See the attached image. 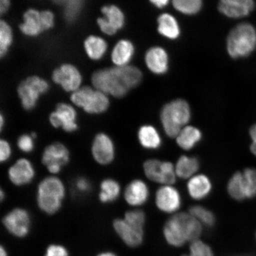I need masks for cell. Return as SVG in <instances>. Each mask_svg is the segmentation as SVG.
Returning <instances> with one entry per match:
<instances>
[{
	"label": "cell",
	"instance_id": "cell-1",
	"mask_svg": "<svg viewBox=\"0 0 256 256\" xmlns=\"http://www.w3.org/2000/svg\"><path fill=\"white\" fill-rule=\"evenodd\" d=\"M142 78V72L138 68L126 66L98 70L92 75V82L98 90L122 98L138 85Z\"/></svg>",
	"mask_w": 256,
	"mask_h": 256
},
{
	"label": "cell",
	"instance_id": "cell-2",
	"mask_svg": "<svg viewBox=\"0 0 256 256\" xmlns=\"http://www.w3.org/2000/svg\"><path fill=\"white\" fill-rule=\"evenodd\" d=\"M164 236L166 242L175 248H180L188 242L199 240L202 232L201 224L190 214H176L166 223Z\"/></svg>",
	"mask_w": 256,
	"mask_h": 256
},
{
	"label": "cell",
	"instance_id": "cell-3",
	"mask_svg": "<svg viewBox=\"0 0 256 256\" xmlns=\"http://www.w3.org/2000/svg\"><path fill=\"white\" fill-rule=\"evenodd\" d=\"M66 195V188L62 180L56 176H48L38 186L37 206L44 214L54 215L62 208Z\"/></svg>",
	"mask_w": 256,
	"mask_h": 256
},
{
	"label": "cell",
	"instance_id": "cell-4",
	"mask_svg": "<svg viewBox=\"0 0 256 256\" xmlns=\"http://www.w3.org/2000/svg\"><path fill=\"white\" fill-rule=\"evenodd\" d=\"M227 50L232 58L247 57L256 48V32L252 26L242 23L234 28L227 38Z\"/></svg>",
	"mask_w": 256,
	"mask_h": 256
},
{
	"label": "cell",
	"instance_id": "cell-5",
	"mask_svg": "<svg viewBox=\"0 0 256 256\" xmlns=\"http://www.w3.org/2000/svg\"><path fill=\"white\" fill-rule=\"evenodd\" d=\"M190 106L182 99L172 101L162 108V123L165 132L170 137H177L182 128L190 122Z\"/></svg>",
	"mask_w": 256,
	"mask_h": 256
},
{
	"label": "cell",
	"instance_id": "cell-6",
	"mask_svg": "<svg viewBox=\"0 0 256 256\" xmlns=\"http://www.w3.org/2000/svg\"><path fill=\"white\" fill-rule=\"evenodd\" d=\"M71 100L76 105L81 107L90 114H99L107 110L110 100L106 94L100 91L94 90L88 86L80 88L73 92Z\"/></svg>",
	"mask_w": 256,
	"mask_h": 256
},
{
	"label": "cell",
	"instance_id": "cell-7",
	"mask_svg": "<svg viewBox=\"0 0 256 256\" xmlns=\"http://www.w3.org/2000/svg\"><path fill=\"white\" fill-rule=\"evenodd\" d=\"M70 161V152L68 147L60 142L47 146L41 156L42 163L52 176L59 174Z\"/></svg>",
	"mask_w": 256,
	"mask_h": 256
},
{
	"label": "cell",
	"instance_id": "cell-8",
	"mask_svg": "<svg viewBox=\"0 0 256 256\" xmlns=\"http://www.w3.org/2000/svg\"><path fill=\"white\" fill-rule=\"evenodd\" d=\"M2 225L12 236L18 238H26L30 232L32 218L24 208H14L2 217Z\"/></svg>",
	"mask_w": 256,
	"mask_h": 256
},
{
	"label": "cell",
	"instance_id": "cell-9",
	"mask_svg": "<svg viewBox=\"0 0 256 256\" xmlns=\"http://www.w3.org/2000/svg\"><path fill=\"white\" fill-rule=\"evenodd\" d=\"M49 85L42 78L38 76H31L19 84L18 92L22 104L26 110L33 108L40 96L47 92Z\"/></svg>",
	"mask_w": 256,
	"mask_h": 256
},
{
	"label": "cell",
	"instance_id": "cell-10",
	"mask_svg": "<svg viewBox=\"0 0 256 256\" xmlns=\"http://www.w3.org/2000/svg\"><path fill=\"white\" fill-rule=\"evenodd\" d=\"M144 172L150 180L170 185L176 182V171L170 162H162L156 159L147 160L144 164Z\"/></svg>",
	"mask_w": 256,
	"mask_h": 256
},
{
	"label": "cell",
	"instance_id": "cell-11",
	"mask_svg": "<svg viewBox=\"0 0 256 256\" xmlns=\"http://www.w3.org/2000/svg\"><path fill=\"white\" fill-rule=\"evenodd\" d=\"M91 153L94 161L100 166H108L114 161L116 148L111 138L104 133H98L92 140Z\"/></svg>",
	"mask_w": 256,
	"mask_h": 256
},
{
	"label": "cell",
	"instance_id": "cell-12",
	"mask_svg": "<svg viewBox=\"0 0 256 256\" xmlns=\"http://www.w3.org/2000/svg\"><path fill=\"white\" fill-rule=\"evenodd\" d=\"M8 176L12 184L18 187H23L30 184L34 180L36 170L30 160L21 158L9 168Z\"/></svg>",
	"mask_w": 256,
	"mask_h": 256
},
{
	"label": "cell",
	"instance_id": "cell-13",
	"mask_svg": "<svg viewBox=\"0 0 256 256\" xmlns=\"http://www.w3.org/2000/svg\"><path fill=\"white\" fill-rule=\"evenodd\" d=\"M113 228L124 244L130 248H137L144 240V228L128 222L124 218L114 220Z\"/></svg>",
	"mask_w": 256,
	"mask_h": 256
},
{
	"label": "cell",
	"instance_id": "cell-14",
	"mask_svg": "<svg viewBox=\"0 0 256 256\" xmlns=\"http://www.w3.org/2000/svg\"><path fill=\"white\" fill-rule=\"evenodd\" d=\"M76 112L71 105L60 104L56 106V110L50 114V121L56 128H62L66 132H75L78 129L76 124Z\"/></svg>",
	"mask_w": 256,
	"mask_h": 256
},
{
	"label": "cell",
	"instance_id": "cell-15",
	"mask_svg": "<svg viewBox=\"0 0 256 256\" xmlns=\"http://www.w3.org/2000/svg\"><path fill=\"white\" fill-rule=\"evenodd\" d=\"M54 82L60 84L64 90L74 92L80 88L82 76L78 69L71 64H63L54 70L52 73Z\"/></svg>",
	"mask_w": 256,
	"mask_h": 256
},
{
	"label": "cell",
	"instance_id": "cell-16",
	"mask_svg": "<svg viewBox=\"0 0 256 256\" xmlns=\"http://www.w3.org/2000/svg\"><path fill=\"white\" fill-rule=\"evenodd\" d=\"M156 206L166 213H172L180 208L182 200L178 191L170 185L159 188L156 196Z\"/></svg>",
	"mask_w": 256,
	"mask_h": 256
},
{
	"label": "cell",
	"instance_id": "cell-17",
	"mask_svg": "<svg viewBox=\"0 0 256 256\" xmlns=\"http://www.w3.org/2000/svg\"><path fill=\"white\" fill-rule=\"evenodd\" d=\"M252 0H222L218 5L219 11L230 18H241L250 14L255 8Z\"/></svg>",
	"mask_w": 256,
	"mask_h": 256
},
{
	"label": "cell",
	"instance_id": "cell-18",
	"mask_svg": "<svg viewBox=\"0 0 256 256\" xmlns=\"http://www.w3.org/2000/svg\"><path fill=\"white\" fill-rule=\"evenodd\" d=\"M149 196V190L145 182L136 179L127 185L124 192V200L132 206H138L145 204Z\"/></svg>",
	"mask_w": 256,
	"mask_h": 256
},
{
	"label": "cell",
	"instance_id": "cell-19",
	"mask_svg": "<svg viewBox=\"0 0 256 256\" xmlns=\"http://www.w3.org/2000/svg\"><path fill=\"white\" fill-rule=\"evenodd\" d=\"M146 62L150 71L156 74H163L168 72V55L162 48L153 47L147 51Z\"/></svg>",
	"mask_w": 256,
	"mask_h": 256
},
{
	"label": "cell",
	"instance_id": "cell-20",
	"mask_svg": "<svg viewBox=\"0 0 256 256\" xmlns=\"http://www.w3.org/2000/svg\"><path fill=\"white\" fill-rule=\"evenodd\" d=\"M22 33L30 36H35L44 31L40 12L28 9L24 14V23L20 25Z\"/></svg>",
	"mask_w": 256,
	"mask_h": 256
},
{
	"label": "cell",
	"instance_id": "cell-21",
	"mask_svg": "<svg viewBox=\"0 0 256 256\" xmlns=\"http://www.w3.org/2000/svg\"><path fill=\"white\" fill-rule=\"evenodd\" d=\"M188 190L194 200H201L209 195L212 184L206 175L200 174L192 177L188 184Z\"/></svg>",
	"mask_w": 256,
	"mask_h": 256
},
{
	"label": "cell",
	"instance_id": "cell-22",
	"mask_svg": "<svg viewBox=\"0 0 256 256\" xmlns=\"http://www.w3.org/2000/svg\"><path fill=\"white\" fill-rule=\"evenodd\" d=\"M120 192L119 182L112 178H104L100 183L98 200L104 204L114 202L120 196Z\"/></svg>",
	"mask_w": 256,
	"mask_h": 256
},
{
	"label": "cell",
	"instance_id": "cell-23",
	"mask_svg": "<svg viewBox=\"0 0 256 256\" xmlns=\"http://www.w3.org/2000/svg\"><path fill=\"white\" fill-rule=\"evenodd\" d=\"M134 46L130 41L121 40L116 44L112 52V62L118 66H126L134 55Z\"/></svg>",
	"mask_w": 256,
	"mask_h": 256
},
{
	"label": "cell",
	"instance_id": "cell-24",
	"mask_svg": "<svg viewBox=\"0 0 256 256\" xmlns=\"http://www.w3.org/2000/svg\"><path fill=\"white\" fill-rule=\"evenodd\" d=\"M158 31L163 36L176 40L180 36V30L176 19L171 14H164L158 18Z\"/></svg>",
	"mask_w": 256,
	"mask_h": 256
},
{
	"label": "cell",
	"instance_id": "cell-25",
	"mask_svg": "<svg viewBox=\"0 0 256 256\" xmlns=\"http://www.w3.org/2000/svg\"><path fill=\"white\" fill-rule=\"evenodd\" d=\"M140 145L148 150H156L162 145V139L158 131L151 126H144L140 128L138 134Z\"/></svg>",
	"mask_w": 256,
	"mask_h": 256
},
{
	"label": "cell",
	"instance_id": "cell-26",
	"mask_svg": "<svg viewBox=\"0 0 256 256\" xmlns=\"http://www.w3.org/2000/svg\"><path fill=\"white\" fill-rule=\"evenodd\" d=\"M202 132L198 128L188 126L182 129L177 137V143L180 148L190 150L200 142Z\"/></svg>",
	"mask_w": 256,
	"mask_h": 256
},
{
	"label": "cell",
	"instance_id": "cell-27",
	"mask_svg": "<svg viewBox=\"0 0 256 256\" xmlns=\"http://www.w3.org/2000/svg\"><path fill=\"white\" fill-rule=\"evenodd\" d=\"M200 168L199 160L194 156H182L176 166V172L179 178H191Z\"/></svg>",
	"mask_w": 256,
	"mask_h": 256
},
{
	"label": "cell",
	"instance_id": "cell-28",
	"mask_svg": "<svg viewBox=\"0 0 256 256\" xmlns=\"http://www.w3.org/2000/svg\"><path fill=\"white\" fill-rule=\"evenodd\" d=\"M84 48L89 58L94 60L100 59L107 50V44L102 38L90 36L84 42Z\"/></svg>",
	"mask_w": 256,
	"mask_h": 256
},
{
	"label": "cell",
	"instance_id": "cell-29",
	"mask_svg": "<svg viewBox=\"0 0 256 256\" xmlns=\"http://www.w3.org/2000/svg\"><path fill=\"white\" fill-rule=\"evenodd\" d=\"M104 18L117 31L122 28L124 23L123 12L116 6H106L101 9Z\"/></svg>",
	"mask_w": 256,
	"mask_h": 256
},
{
	"label": "cell",
	"instance_id": "cell-30",
	"mask_svg": "<svg viewBox=\"0 0 256 256\" xmlns=\"http://www.w3.org/2000/svg\"><path fill=\"white\" fill-rule=\"evenodd\" d=\"M228 192L234 200L242 201L246 199V192L242 172H236L228 184Z\"/></svg>",
	"mask_w": 256,
	"mask_h": 256
},
{
	"label": "cell",
	"instance_id": "cell-31",
	"mask_svg": "<svg viewBox=\"0 0 256 256\" xmlns=\"http://www.w3.org/2000/svg\"><path fill=\"white\" fill-rule=\"evenodd\" d=\"M172 5L178 11L182 14L192 15L198 14L202 7V2L200 0H174Z\"/></svg>",
	"mask_w": 256,
	"mask_h": 256
},
{
	"label": "cell",
	"instance_id": "cell-32",
	"mask_svg": "<svg viewBox=\"0 0 256 256\" xmlns=\"http://www.w3.org/2000/svg\"><path fill=\"white\" fill-rule=\"evenodd\" d=\"M190 214L200 222L208 226H212L216 223V217L214 214L206 208L194 206L190 208Z\"/></svg>",
	"mask_w": 256,
	"mask_h": 256
},
{
	"label": "cell",
	"instance_id": "cell-33",
	"mask_svg": "<svg viewBox=\"0 0 256 256\" xmlns=\"http://www.w3.org/2000/svg\"><path fill=\"white\" fill-rule=\"evenodd\" d=\"M243 180L246 198H252L256 196V169L246 168L242 172Z\"/></svg>",
	"mask_w": 256,
	"mask_h": 256
},
{
	"label": "cell",
	"instance_id": "cell-34",
	"mask_svg": "<svg viewBox=\"0 0 256 256\" xmlns=\"http://www.w3.org/2000/svg\"><path fill=\"white\" fill-rule=\"evenodd\" d=\"M12 32L6 22H0V56H4L12 42Z\"/></svg>",
	"mask_w": 256,
	"mask_h": 256
},
{
	"label": "cell",
	"instance_id": "cell-35",
	"mask_svg": "<svg viewBox=\"0 0 256 256\" xmlns=\"http://www.w3.org/2000/svg\"><path fill=\"white\" fill-rule=\"evenodd\" d=\"M56 4H60L64 6V16L67 20L72 21L76 18L81 10L82 6V2L76 1H56Z\"/></svg>",
	"mask_w": 256,
	"mask_h": 256
},
{
	"label": "cell",
	"instance_id": "cell-36",
	"mask_svg": "<svg viewBox=\"0 0 256 256\" xmlns=\"http://www.w3.org/2000/svg\"><path fill=\"white\" fill-rule=\"evenodd\" d=\"M182 256H214L212 250L209 246L200 240L192 242L190 254Z\"/></svg>",
	"mask_w": 256,
	"mask_h": 256
},
{
	"label": "cell",
	"instance_id": "cell-37",
	"mask_svg": "<svg viewBox=\"0 0 256 256\" xmlns=\"http://www.w3.org/2000/svg\"><path fill=\"white\" fill-rule=\"evenodd\" d=\"M124 219L128 222L132 223L138 226L144 228L145 225L146 214L140 210H128L124 214Z\"/></svg>",
	"mask_w": 256,
	"mask_h": 256
},
{
	"label": "cell",
	"instance_id": "cell-38",
	"mask_svg": "<svg viewBox=\"0 0 256 256\" xmlns=\"http://www.w3.org/2000/svg\"><path fill=\"white\" fill-rule=\"evenodd\" d=\"M34 138L31 135L23 134L18 138L17 140L18 148L20 152L25 154H30L34 152L35 148Z\"/></svg>",
	"mask_w": 256,
	"mask_h": 256
},
{
	"label": "cell",
	"instance_id": "cell-39",
	"mask_svg": "<svg viewBox=\"0 0 256 256\" xmlns=\"http://www.w3.org/2000/svg\"><path fill=\"white\" fill-rule=\"evenodd\" d=\"M12 154V148L8 140H0V162H6L8 161Z\"/></svg>",
	"mask_w": 256,
	"mask_h": 256
},
{
	"label": "cell",
	"instance_id": "cell-40",
	"mask_svg": "<svg viewBox=\"0 0 256 256\" xmlns=\"http://www.w3.org/2000/svg\"><path fill=\"white\" fill-rule=\"evenodd\" d=\"M44 256H68V252L62 246L51 244L48 246Z\"/></svg>",
	"mask_w": 256,
	"mask_h": 256
},
{
	"label": "cell",
	"instance_id": "cell-41",
	"mask_svg": "<svg viewBox=\"0 0 256 256\" xmlns=\"http://www.w3.org/2000/svg\"><path fill=\"white\" fill-rule=\"evenodd\" d=\"M40 14L44 31L52 28L54 24V16L52 12L49 10H44L40 12Z\"/></svg>",
	"mask_w": 256,
	"mask_h": 256
},
{
	"label": "cell",
	"instance_id": "cell-42",
	"mask_svg": "<svg viewBox=\"0 0 256 256\" xmlns=\"http://www.w3.org/2000/svg\"><path fill=\"white\" fill-rule=\"evenodd\" d=\"M76 190L80 193L86 194L90 190L91 184L88 179L85 178H79L75 183Z\"/></svg>",
	"mask_w": 256,
	"mask_h": 256
},
{
	"label": "cell",
	"instance_id": "cell-43",
	"mask_svg": "<svg viewBox=\"0 0 256 256\" xmlns=\"http://www.w3.org/2000/svg\"><path fill=\"white\" fill-rule=\"evenodd\" d=\"M98 26L104 34L108 35H114L116 33L117 30L110 25L104 18H100L98 19Z\"/></svg>",
	"mask_w": 256,
	"mask_h": 256
},
{
	"label": "cell",
	"instance_id": "cell-44",
	"mask_svg": "<svg viewBox=\"0 0 256 256\" xmlns=\"http://www.w3.org/2000/svg\"><path fill=\"white\" fill-rule=\"evenodd\" d=\"M250 135L252 140L250 146L251 152L256 156V124L252 126L250 130Z\"/></svg>",
	"mask_w": 256,
	"mask_h": 256
},
{
	"label": "cell",
	"instance_id": "cell-45",
	"mask_svg": "<svg viewBox=\"0 0 256 256\" xmlns=\"http://www.w3.org/2000/svg\"><path fill=\"white\" fill-rule=\"evenodd\" d=\"M10 5V2L8 0H1L0 1V12L2 14L8 10Z\"/></svg>",
	"mask_w": 256,
	"mask_h": 256
},
{
	"label": "cell",
	"instance_id": "cell-46",
	"mask_svg": "<svg viewBox=\"0 0 256 256\" xmlns=\"http://www.w3.org/2000/svg\"><path fill=\"white\" fill-rule=\"evenodd\" d=\"M151 2L154 6H155L156 7L158 8H162L168 5L169 1H168V0H158V1L153 0V1H151Z\"/></svg>",
	"mask_w": 256,
	"mask_h": 256
},
{
	"label": "cell",
	"instance_id": "cell-47",
	"mask_svg": "<svg viewBox=\"0 0 256 256\" xmlns=\"http://www.w3.org/2000/svg\"><path fill=\"white\" fill-rule=\"evenodd\" d=\"M98 256H117L112 252H104L98 254Z\"/></svg>",
	"mask_w": 256,
	"mask_h": 256
},
{
	"label": "cell",
	"instance_id": "cell-48",
	"mask_svg": "<svg viewBox=\"0 0 256 256\" xmlns=\"http://www.w3.org/2000/svg\"><path fill=\"white\" fill-rule=\"evenodd\" d=\"M0 256H8L7 252L3 246H1V249H0Z\"/></svg>",
	"mask_w": 256,
	"mask_h": 256
},
{
	"label": "cell",
	"instance_id": "cell-49",
	"mask_svg": "<svg viewBox=\"0 0 256 256\" xmlns=\"http://www.w3.org/2000/svg\"><path fill=\"white\" fill-rule=\"evenodd\" d=\"M6 198V193L4 190L2 188L1 192H0V199H1V201L4 200Z\"/></svg>",
	"mask_w": 256,
	"mask_h": 256
},
{
	"label": "cell",
	"instance_id": "cell-50",
	"mask_svg": "<svg viewBox=\"0 0 256 256\" xmlns=\"http://www.w3.org/2000/svg\"><path fill=\"white\" fill-rule=\"evenodd\" d=\"M3 124H4V119H3V117L1 114V116H0V128H1V130H2Z\"/></svg>",
	"mask_w": 256,
	"mask_h": 256
},
{
	"label": "cell",
	"instance_id": "cell-51",
	"mask_svg": "<svg viewBox=\"0 0 256 256\" xmlns=\"http://www.w3.org/2000/svg\"></svg>",
	"mask_w": 256,
	"mask_h": 256
}]
</instances>
